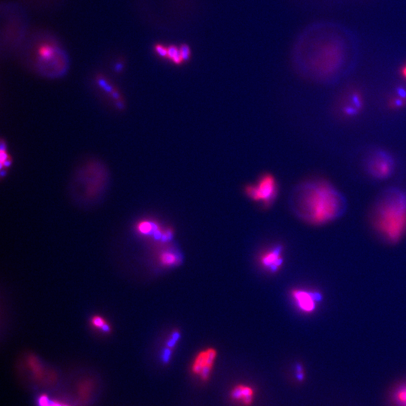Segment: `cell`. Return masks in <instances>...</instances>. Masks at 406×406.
<instances>
[{
	"label": "cell",
	"mask_w": 406,
	"mask_h": 406,
	"mask_svg": "<svg viewBox=\"0 0 406 406\" xmlns=\"http://www.w3.org/2000/svg\"><path fill=\"white\" fill-rule=\"evenodd\" d=\"M292 204L298 217L314 226L332 223L342 217L348 209L346 197L324 180L300 184L293 192Z\"/></svg>",
	"instance_id": "6da1fadb"
},
{
	"label": "cell",
	"mask_w": 406,
	"mask_h": 406,
	"mask_svg": "<svg viewBox=\"0 0 406 406\" xmlns=\"http://www.w3.org/2000/svg\"><path fill=\"white\" fill-rule=\"evenodd\" d=\"M370 221L381 239L397 244L406 234V191L389 187L380 193L371 210Z\"/></svg>",
	"instance_id": "7a4b0ae2"
},
{
	"label": "cell",
	"mask_w": 406,
	"mask_h": 406,
	"mask_svg": "<svg viewBox=\"0 0 406 406\" xmlns=\"http://www.w3.org/2000/svg\"><path fill=\"white\" fill-rule=\"evenodd\" d=\"M362 166L366 176L372 180L384 182L395 174L397 162L389 151L381 148H372L363 156Z\"/></svg>",
	"instance_id": "3957f363"
},
{
	"label": "cell",
	"mask_w": 406,
	"mask_h": 406,
	"mask_svg": "<svg viewBox=\"0 0 406 406\" xmlns=\"http://www.w3.org/2000/svg\"><path fill=\"white\" fill-rule=\"evenodd\" d=\"M37 66L44 75L60 76L67 69V55L54 42H42L38 47Z\"/></svg>",
	"instance_id": "277c9868"
},
{
	"label": "cell",
	"mask_w": 406,
	"mask_h": 406,
	"mask_svg": "<svg viewBox=\"0 0 406 406\" xmlns=\"http://www.w3.org/2000/svg\"><path fill=\"white\" fill-rule=\"evenodd\" d=\"M244 192L253 201L269 206L277 198V182L272 175L265 174L259 178L256 185H247Z\"/></svg>",
	"instance_id": "5b68a950"
},
{
	"label": "cell",
	"mask_w": 406,
	"mask_h": 406,
	"mask_svg": "<svg viewBox=\"0 0 406 406\" xmlns=\"http://www.w3.org/2000/svg\"><path fill=\"white\" fill-rule=\"evenodd\" d=\"M291 297L295 303L296 307L305 314L315 312L318 303L323 300L321 293L305 289L293 290Z\"/></svg>",
	"instance_id": "8992f818"
},
{
	"label": "cell",
	"mask_w": 406,
	"mask_h": 406,
	"mask_svg": "<svg viewBox=\"0 0 406 406\" xmlns=\"http://www.w3.org/2000/svg\"><path fill=\"white\" fill-rule=\"evenodd\" d=\"M283 263V247L282 246H276L265 250L259 256V264L271 273H277Z\"/></svg>",
	"instance_id": "52a82bcc"
},
{
	"label": "cell",
	"mask_w": 406,
	"mask_h": 406,
	"mask_svg": "<svg viewBox=\"0 0 406 406\" xmlns=\"http://www.w3.org/2000/svg\"><path fill=\"white\" fill-rule=\"evenodd\" d=\"M216 357L217 351L214 348H208L200 351L193 363L192 371L194 373L200 375L204 368L206 366H213Z\"/></svg>",
	"instance_id": "ba28073f"
},
{
	"label": "cell",
	"mask_w": 406,
	"mask_h": 406,
	"mask_svg": "<svg viewBox=\"0 0 406 406\" xmlns=\"http://www.w3.org/2000/svg\"><path fill=\"white\" fill-rule=\"evenodd\" d=\"M231 397L237 401H241L244 405H249L253 401V390L246 386L238 385L232 390Z\"/></svg>",
	"instance_id": "9c48e42d"
},
{
	"label": "cell",
	"mask_w": 406,
	"mask_h": 406,
	"mask_svg": "<svg viewBox=\"0 0 406 406\" xmlns=\"http://www.w3.org/2000/svg\"><path fill=\"white\" fill-rule=\"evenodd\" d=\"M159 262L164 266H175V265H178L181 263V257L174 251L165 250L160 253Z\"/></svg>",
	"instance_id": "30bf717a"
},
{
	"label": "cell",
	"mask_w": 406,
	"mask_h": 406,
	"mask_svg": "<svg viewBox=\"0 0 406 406\" xmlns=\"http://www.w3.org/2000/svg\"><path fill=\"white\" fill-rule=\"evenodd\" d=\"M392 400L396 406H406V382L395 389L392 394Z\"/></svg>",
	"instance_id": "8fae6325"
},
{
	"label": "cell",
	"mask_w": 406,
	"mask_h": 406,
	"mask_svg": "<svg viewBox=\"0 0 406 406\" xmlns=\"http://www.w3.org/2000/svg\"><path fill=\"white\" fill-rule=\"evenodd\" d=\"M167 58L176 65L182 64L184 62L181 54L180 48L176 45H170L168 47Z\"/></svg>",
	"instance_id": "7c38bea8"
},
{
	"label": "cell",
	"mask_w": 406,
	"mask_h": 406,
	"mask_svg": "<svg viewBox=\"0 0 406 406\" xmlns=\"http://www.w3.org/2000/svg\"><path fill=\"white\" fill-rule=\"evenodd\" d=\"M91 324L95 328L99 329L102 330L103 333H109L111 331L110 326L106 324L105 320L99 316H94L92 318Z\"/></svg>",
	"instance_id": "4fadbf2b"
},
{
	"label": "cell",
	"mask_w": 406,
	"mask_h": 406,
	"mask_svg": "<svg viewBox=\"0 0 406 406\" xmlns=\"http://www.w3.org/2000/svg\"><path fill=\"white\" fill-rule=\"evenodd\" d=\"M179 48H180L181 54H182L183 61H188L191 57V48L187 44H182L179 46Z\"/></svg>",
	"instance_id": "5bb4252c"
},
{
	"label": "cell",
	"mask_w": 406,
	"mask_h": 406,
	"mask_svg": "<svg viewBox=\"0 0 406 406\" xmlns=\"http://www.w3.org/2000/svg\"><path fill=\"white\" fill-rule=\"evenodd\" d=\"M155 51H156L157 54L160 56V57H163V58H167V55H168V47H165L164 45H157L155 48Z\"/></svg>",
	"instance_id": "9a60e30c"
},
{
	"label": "cell",
	"mask_w": 406,
	"mask_h": 406,
	"mask_svg": "<svg viewBox=\"0 0 406 406\" xmlns=\"http://www.w3.org/2000/svg\"><path fill=\"white\" fill-rule=\"evenodd\" d=\"M297 380L300 381H303L304 379V371H303V366H301L300 364L297 365Z\"/></svg>",
	"instance_id": "2e32d148"
},
{
	"label": "cell",
	"mask_w": 406,
	"mask_h": 406,
	"mask_svg": "<svg viewBox=\"0 0 406 406\" xmlns=\"http://www.w3.org/2000/svg\"><path fill=\"white\" fill-rule=\"evenodd\" d=\"M170 357H171V348H166V349L164 350V353H163V360H164V362H165V363H168Z\"/></svg>",
	"instance_id": "e0dca14e"
},
{
	"label": "cell",
	"mask_w": 406,
	"mask_h": 406,
	"mask_svg": "<svg viewBox=\"0 0 406 406\" xmlns=\"http://www.w3.org/2000/svg\"><path fill=\"white\" fill-rule=\"evenodd\" d=\"M99 85L101 86V87H103V88L105 89V91L107 92L112 91V89H111V87H110V86L108 85V84H107V83L105 82V81H104V80L102 79L99 80Z\"/></svg>",
	"instance_id": "ac0fdd59"
},
{
	"label": "cell",
	"mask_w": 406,
	"mask_h": 406,
	"mask_svg": "<svg viewBox=\"0 0 406 406\" xmlns=\"http://www.w3.org/2000/svg\"><path fill=\"white\" fill-rule=\"evenodd\" d=\"M0 158H1V163H3L5 162V161H7V155H6V153H5V152H1Z\"/></svg>",
	"instance_id": "d6986e66"
},
{
	"label": "cell",
	"mask_w": 406,
	"mask_h": 406,
	"mask_svg": "<svg viewBox=\"0 0 406 406\" xmlns=\"http://www.w3.org/2000/svg\"><path fill=\"white\" fill-rule=\"evenodd\" d=\"M401 75L406 80V64L404 65L401 69Z\"/></svg>",
	"instance_id": "ffe728a7"
},
{
	"label": "cell",
	"mask_w": 406,
	"mask_h": 406,
	"mask_svg": "<svg viewBox=\"0 0 406 406\" xmlns=\"http://www.w3.org/2000/svg\"><path fill=\"white\" fill-rule=\"evenodd\" d=\"M0 150H1V152H5V151H6V146H5V144L3 143H1V148H0Z\"/></svg>",
	"instance_id": "44dd1931"
},
{
	"label": "cell",
	"mask_w": 406,
	"mask_h": 406,
	"mask_svg": "<svg viewBox=\"0 0 406 406\" xmlns=\"http://www.w3.org/2000/svg\"><path fill=\"white\" fill-rule=\"evenodd\" d=\"M2 164H4L6 167H9L11 165L10 161H6L5 162L2 163Z\"/></svg>",
	"instance_id": "7402d4cb"
},
{
	"label": "cell",
	"mask_w": 406,
	"mask_h": 406,
	"mask_svg": "<svg viewBox=\"0 0 406 406\" xmlns=\"http://www.w3.org/2000/svg\"><path fill=\"white\" fill-rule=\"evenodd\" d=\"M113 96H114V97L115 98V99H117V98L119 97V95L117 94V93H113Z\"/></svg>",
	"instance_id": "603a6c76"
},
{
	"label": "cell",
	"mask_w": 406,
	"mask_h": 406,
	"mask_svg": "<svg viewBox=\"0 0 406 406\" xmlns=\"http://www.w3.org/2000/svg\"><path fill=\"white\" fill-rule=\"evenodd\" d=\"M117 105H118L119 108H122V107H123L122 106L121 103H120V102H118V103H117Z\"/></svg>",
	"instance_id": "cb8c5ba5"
},
{
	"label": "cell",
	"mask_w": 406,
	"mask_h": 406,
	"mask_svg": "<svg viewBox=\"0 0 406 406\" xmlns=\"http://www.w3.org/2000/svg\"><path fill=\"white\" fill-rule=\"evenodd\" d=\"M5 174H6V173H5V172H2L1 173L2 176H4Z\"/></svg>",
	"instance_id": "d4e9b609"
}]
</instances>
